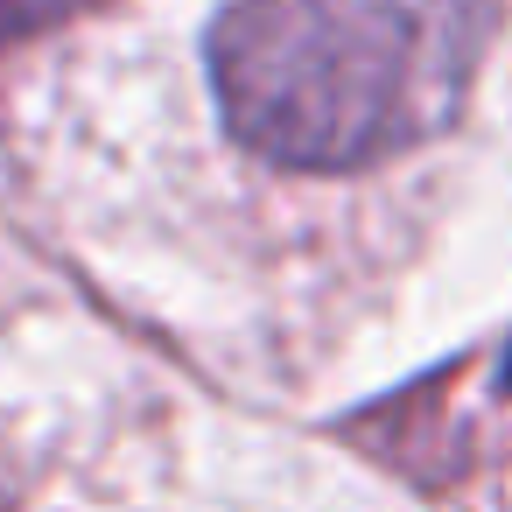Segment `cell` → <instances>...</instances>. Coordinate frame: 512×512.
I'll return each mask as SVG.
<instances>
[{
	"label": "cell",
	"mask_w": 512,
	"mask_h": 512,
	"mask_svg": "<svg viewBox=\"0 0 512 512\" xmlns=\"http://www.w3.org/2000/svg\"><path fill=\"white\" fill-rule=\"evenodd\" d=\"M505 386H512V351H505Z\"/></svg>",
	"instance_id": "3"
},
{
	"label": "cell",
	"mask_w": 512,
	"mask_h": 512,
	"mask_svg": "<svg viewBox=\"0 0 512 512\" xmlns=\"http://www.w3.org/2000/svg\"><path fill=\"white\" fill-rule=\"evenodd\" d=\"M78 8V0H0V43H15V36H36L50 22H64Z\"/></svg>",
	"instance_id": "2"
},
{
	"label": "cell",
	"mask_w": 512,
	"mask_h": 512,
	"mask_svg": "<svg viewBox=\"0 0 512 512\" xmlns=\"http://www.w3.org/2000/svg\"><path fill=\"white\" fill-rule=\"evenodd\" d=\"M498 0H232L211 85L239 148L365 169L442 134L484 64Z\"/></svg>",
	"instance_id": "1"
}]
</instances>
